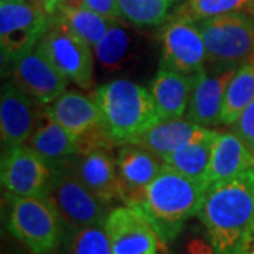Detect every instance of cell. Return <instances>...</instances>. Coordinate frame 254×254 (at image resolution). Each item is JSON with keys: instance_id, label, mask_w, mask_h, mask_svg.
Returning <instances> with one entry per match:
<instances>
[{"instance_id": "cell-1", "label": "cell", "mask_w": 254, "mask_h": 254, "mask_svg": "<svg viewBox=\"0 0 254 254\" xmlns=\"http://www.w3.org/2000/svg\"><path fill=\"white\" fill-rule=\"evenodd\" d=\"M198 218L219 253H236L254 222V167L209 184Z\"/></svg>"}, {"instance_id": "cell-2", "label": "cell", "mask_w": 254, "mask_h": 254, "mask_svg": "<svg viewBox=\"0 0 254 254\" xmlns=\"http://www.w3.org/2000/svg\"><path fill=\"white\" fill-rule=\"evenodd\" d=\"M208 187L164 165L141 200L131 208L148 220L161 243L168 247L184 232L187 222L198 216Z\"/></svg>"}, {"instance_id": "cell-3", "label": "cell", "mask_w": 254, "mask_h": 254, "mask_svg": "<svg viewBox=\"0 0 254 254\" xmlns=\"http://www.w3.org/2000/svg\"><path fill=\"white\" fill-rule=\"evenodd\" d=\"M92 98L102 115V123L115 145L133 138L160 122L151 92L130 79H115L98 86Z\"/></svg>"}, {"instance_id": "cell-4", "label": "cell", "mask_w": 254, "mask_h": 254, "mask_svg": "<svg viewBox=\"0 0 254 254\" xmlns=\"http://www.w3.org/2000/svg\"><path fill=\"white\" fill-rule=\"evenodd\" d=\"M6 227L30 254H60L66 230L58 212L46 196L6 193Z\"/></svg>"}, {"instance_id": "cell-5", "label": "cell", "mask_w": 254, "mask_h": 254, "mask_svg": "<svg viewBox=\"0 0 254 254\" xmlns=\"http://www.w3.org/2000/svg\"><path fill=\"white\" fill-rule=\"evenodd\" d=\"M53 180L46 198L58 212L66 230V236L83 227L105 225L109 215L108 205L100 202L72 171L69 158L51 164Z\"/></svg>"}, {"instance_id": "cell-6", "label": "cell", "mask_w": 254, "mask_h": 254, "mask_svg": "<svg viewBox=\"0 0 254 254\" xmlns=\"http://www.w3.org/2000/svg\"><path fill=\"white\" fill-rule=\"evenodd\" d=\"M196 24L213 65L240 66L254 60V14L230 13Z\"/></svg>"}, {"instance_id": "cell-7", "label": "cell", "mask_w": 254, "mask_h": 254, "mask_svg": "<svg viewBox=\"0 0 254 254\" xmlns=\"http://www.w3.org/2000/svg\"><path fill=\"white\" fill-rule=\"evenodd\" d=\"M51 26V17L38 0L0 3L1 60L9 65L41 41Z\"/></svg>"}, {"instance_id": "cell-8", "label": "cell", "mask_w": 254, "mask_h": 254, "mask_svg": "<svg viewBox=\"0 0 254 254\" xmlns=\"http://www.w3.org/2000/svg\"><path fill=\"white\" fill-rule=\"evenodd\" d=\"M40 44L68 81L82 89H91L93 85V53L89 44L73 36L55 18H51V26Z\"/></svg>"}, {"instance_id": "cell-9", "label": "cell", "mask_w": 254, "mask_h": 254, "mask_svg": "<svg viewBox=\"0 0 254 254\" xmlns=\"http://www.w3.org/2000/svg\"><path fill=\"white\" fill-rule=\"evenodd\" d=\"M53 173V165L27 144L14 147L1 157L0 180L9 195L46 196Z\"/></svg>"}, {"instance_id": "cell-10", "label": "cell", "mask_w": 254, "mask_h": 254, "mask_svg": "<svg viewBox=\"0 0 254 254\" xmlns=\"http://www.w3.org/2000/svg\"><path fill=\"white\" fill-rule=\"evenodd\" d=\"M164 68L195 76L208 61L205 41L196 23L170 17L161 31Z\"/></svg>"}, {"instance_id": "cell-11", "label": "cell", "mask_w": 254, "mask_h": 254, "mask_svg": "<svg viewBox=\"0 0 254 254\" xmlns=\"http://www.w3.org/2000/svg\"><path fill=\"white\" fill-rule=\"evenodd\" d=\"M11 81L41 105L53 103L66 89V78L38 43L11 65Z\"/></svg>"}, {"instance_id": "cell-12", "label": "cell", "mask_w": 254, "mask_h": 254, "mask_svg": "<svg viewBox=\"0 0 254 254\" xmlns=\"http://www.w3.org/2000/svg\"><path fill=\"white\" fill-rule=\"evenodd\" d=\"M105 230L112 254H160L165 247L148 220L128 205L110 210Z\"/></svg>"}, {"instance_id": "cell-13", "label": "cell", "mask_w": 254, "mask_h": 254, "mask_svg": "<svg viewBox=\"0 0 254 254\" xmlns=\"http://www.w3.org/2000/svg\"><path fill=\"white\" fill-rule=\"evenodd\" d=\"M43 106L13 81L3 83L0 93V136L3 153L27 143L36 128Z\"/></svg>"}, {"instance_id": "cell-14", "label": "cell", "mask_w": 254, "mask_h": 254, "mask_svg": "<svg viewBox=\"0 0 254 254\" xmlns=\"http://www.w3.org/2000/svg\"><path fill=\"white\" fill-rule=\"evenodd\" d=\"M237 68L239 66L216 65V69L213 71L203 68L195 75L190 106L187 110L188 120L208 128L222 125L225 95Z\"/></svg>"}, {"instance_id": "cell-15", "label": "cell", "mask_w": 254, "mask_h": 254, "mask_svg": "<svg viewBox=\"0 0 254 254\" xmlns=\"http://www.w3.org/2000/svg\"><path fill=\"white\" fill-rule=\"evenodd\" d=\"M72 171L79 181L105 205L122 200L123 187L116 167V158L108 148H96L69 158Z\"/></svg>"}, {"instance_id": "cell-16", "label": "cell", "mask_w": 254, "mask_h": 254, "mask_svg": "<svg viewBox=\"0 0 254 254\" xmlns=\"http://www.w3.org/2000/svg\"><path fill=\"white\" fill-rule=\"evenodd\" d=\"M165 165L163 158L136 144L119 145L116 154L125 205L134 206L144 196L147 187L154 181Z\"/></svg>"}, {"instance_id": "cell-17", "label": "cell", "mask_w": 254, "mask_h": 254, "mask_svg": "<svg viewBox=\"0 0 254 254\" xmlns=\"http://www.w3.org/2000/svg\"><path fill=\"white\" fill-rule=\"evenodd\" d=\"M212 130L213 128L202 127L188 119L160 120L133 138L128 144L140 145L157 157L164 158L184 145L206 137Z\"/></svg>"}, {"instance_id": "cell-18", "label": "cell", "mask_w": 254, "mask_h": 254, "mask_svg": "<svg viewBox=\"0 0 254 254\" xmlns=\"http://www.w3.org/2000/svg\"><path fill=\"white\" fill-rule=\"evenodd\" d=\"M195 76L160 66L151 82V96L160 120L182 119L190 106Z\"/></svg>"}, {"instance_id": "cell-19", "label": "cell", "mask_w": 254, "mask_h": 254, "mask_svg": "<svg viewBox=\"0 0 254 254\" xmlns=\"http://www.w3.org/2000/svg\"><path fill=\"white\" fill-rule=\"evenodd\" d=\"M46 109L76 138L103 126L96 102L92 96H85L79 92H64L53 103L47 105Z\"/></svg>"}, {"instance_id": "cell-20", "label": "cell", "mask_w": 254, "mask_h": 254, "mask_svg": "<svg viewBox=\"0 0 254 254\" xmlns=\"http://www.w3.org/2000/svg\"><path fill=\"white\" fill-rule=\"evenodd\" d=\"M47 163L55 164L79 153L78 138L55 120L46 106L38 115L36 128L26 143Z\"/></svg>"}, {"instance_id": "cell-21", "label": "cell", "mask_w": 254, "mask_h": 254, "mask_svg": "<svg viewBox=\"0 0 254 254\" xmlns=\"http://www.w3.org/2000/svg\"><path fill=\"white\" fill-rule=\"evenodd\" d=\"M254 167V153L235 131H218L213 140L208 182L220 181Z\"/></svg>"}, {"instance_id": "cell-22", "label": "cell", "mask_w": 254, "mask_h": 254, "mask_svg": "<svg viewBox=\"0 0 254 254\" xmlns=\"http://www.w3.org/2000/svg\"><path fill=\"white\" fill-rule=\"evenodd\" d=\"M216 134L218 131L212 130V133L206 137L192 141L190 144L175 150L171 154L165 155L163 158L164 164L188 178L205 182L209 185V165L212 158L213 140Z\"/></svg>"}, {"instance_id": "cell-23", "label": "cell", "mask_w": 254, "mask_h": 254, "mask_svg": "<svg viewBox=\"0 0 254 254\" xmlns=\"http://www.w3.org/2000/svg\"><path fill=\"white\" fill-rule=\"evenodd\" d=\"M53 18L58 20L68 31L89 44L92 48L98 44V41L105 36V33L115 21L88 7L68 6H63L60 13Z\"/></svg>"}, {"instance_id": "cell-24", "label": "cell", "mask_w": 254, "mask_h": 254, "mask_svg": "<svg viewBox=\"0 0 254 254\" xmlns=\"http://www.w3.org/2000/svg\"><path fill=\"white\" fill-rule=\"evenodd\" d=\"M254 100V60L242 64L233 75L225 95L222 125L232 126Z\"/></svg>"}, {"instance_id": "cell-25", "label": "cell", "mask_w": 254, "mask_h": 254, "mask_svg": "<svg viewBox=\"0 0 254 254\" xmlns=\"http://www.w3.org/2000/svg\"><path fill=\"white\" fill-rule=\"evenodd\" d=\"M230 13L254 14V0H185L174 10L171 17L199 23Z\"/></svg>"}, {"instance_id": "cell-26", "label": "cell", "mask_w": 254, "mask_h": 254, "mask_svg": "<svg viewBox=\"0 0 254 254\" xmlns=\"http://www.w3.org/2000/svg\"><path fill=\"white\" fill-rule=\"evenodd\" d=\"M178 0H116L122 18L137 27H155L168 20Z\"/></svg>"}, {"instance_id": "cell-27", "label": "cell", "mask_w": 254, "mask_h": 254, "mask_svg": "<svg viewBox=\"0 0 254 254\" xmlns=\"http://www.w3.org/2000/svg\"><path fill=\"white\" fill-rule=\"evenodd\" d=\"M98 63L109 71H115L126 61L130 51V36L125 28L113 21L105 36L93 47Z\"/></svg>"}, {"instance_id": "cell-28", "label": "cell", "mask_w": 254, "mask_h": 254, "mask_svg": "<svg viewBox=\"0 0 254 254\" xmlns=\"http://www.w3.org/2000/svg\"><path fill=\"white\" fill-rule=\"evenodd\" d=\"M64 246L66 254H112L105 225H93L69 233Z\"/></svg>"}, {"instance_id": "cell-29", "label": "cell", "mask_w": 254, "mask_h": 254, "mask_svg": "<svg viewBox=\"0 0 254 254\" xmlns=\"http://www.w3.org/2000/svg\"><path fill=\"white\" fill-rule=\"evenodd\" d=\"M173 245V250L168 254H220L209 239L205 227H190V230L184 229Z\"/></svg>"}, {"instance_id": "cell-30", "label": "cell", "mask_w": 254, "mask_h": 254, "mask_svg": "<svg viewBox=\"0 0 254 254\" xmlns=\"http://www.w3.org/2000/svg\"><path fill=\"white\" fill-rule=\"evenodd\" d=\"M232 131H235L254 153V100L232 125Z\"/></svg>"}, {"instance_id": "cell-31", "label": "cell", "mask_w": 254, "mask_h": 254, "mask_svg": "<svg viewBox=\"0 0 254 254\" xmlns=\"http://www.w3.org/2000/svg\"><path fill=\"white\" fill-rule=\"evenodd\" d=\"M83 7H88L115 21L122 18L116 0H83Z\"/></svg>"}, {"instance_id": "cell-32", "label": "cell", "mask_w": 254, "mask_h": 254, "mask_svg": "<svg viewBox=\"0 0 254 254\" xmlns=\"http://www.w3.org/2000/svg\"><path fill=\"white\" fill-rule=\"evenodd\" d=\"M235 254H254V222L242 237Z\"/></svg>"}, {"instance_id": "cell-33", "label": "cell", "mask_w": 254, "mask_h": 254, "mask_svg": "<svg viewBox=\"0 0 254 254\" xmlns=\"http://www.w3.org/2000/svg\"><path fill=\"white\" fill-rule=\"evenodd\" d=\"M38 1L43 4V7L46 9L51 18L55 17L64 6V0H38Z\"/></svg>"}, {"instance_id": "cell-34", "label": "cell", "mask_w": 254, "mask_h": 254, "mask_svg": "<svg viewBox=\"0 0 254 254\" xmlns=\"http://www.w3.org/2000/svg\"><path fill=\"white\" fill-rule=\"evenodd\" d=\"M64 6H68V7H83V0H64Z\"/></svg>"}, {"instance_id": "cell-35", "label": "cell", "mask_w": 254, "mask_h": 254, "mask_svg": "<svg viewBox=\"0 0 254 254\" xmlns=\"http://www.w3.org/2000/svg\"><path fill=\"white\" fill-rule=\"evenodd\" d=\"M4 1H13V0H1V3H4Z\"/></svg>"}]
</instances>
